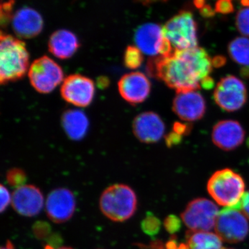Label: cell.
Wrapping results in <instances>:
<instances>
[{"instance_id":"32","label":"cell","mask_w":249,"mask_h":249,"mask_svg":"<svg viewBox=\"0 0 249 249\" xmlns=\"http://www.w3.org/2000/svg\"><path fill=\"white\" fill-rule=\"evenodd\" d=\"M181 140H182L181 135L175 132H171L165 137V142H166L167 146L168 147L178 145L181 142Z\"/></svg>"},{"instance_id":"41","label":"cell","mask_w":249,"mask_h":249,"mask_svg":"<svg viewBox=\"0 0 249 249\" xmlns=\"http://www.w3.org/2000/svg\"><path fill=\"white\" fill-rule=\"evenodd\" d=\"M45 249H73L70 248V247H60V248H58V249H54V248H53V247H51L50 245H47L45 247Z\"/></svg>"},{"instance_id":"21","label":"cell","mask_w":249,"mask_h":249,"mask_svg":"<svg viewBox=\"0 0 249 249\" xmlns=\"http://www.w3.org/2000/svg\"><path fill=\"white\" fill-rule=\"evenodd\" d=\"M186 237L190 249H223L222 239L213 232L190 230Z\"/></svg>"},{"instance_id":"30","label":"cell","mask_w":249,"mask_h":249,"mask_svg":"<svg viewBox=\"0 0 249 249\" xmlns=\"http://www.w3.org/2000/svg\"><path fill=\"white\" fill-rule=\"evenodd\" d=\"M234 11L233 5L231 1L228 0H222L218 1L215 4V9L214 11L219 14H229Z\"/></svg>"},{"instance_id":"25","label":"cell","mask_w":249,"mask_h":249,"mask_svg":"<svg viewBox=\"0 0 249 249\" xmlns=\"http://www.w3.org/2000/svg\"><path fill=\"white\" fill-rule=\"evenodd\" d=\"M6 181L15 188H19L25 186L27 181V174L21 168H11L6 173Z\"/></svg>"},{"instance_id":"28","label":"cell","mask_w":249,"mask_h":249,"mask_svg":"<svg viewBox=\"0 0 249 249\" xmlns=\"http://www.w3.org/2000/svg\"><path fill=\"white\" fill-rule=\"evenodd\" d=\"M163 225L167 232H169L170 235H175L174 234L181 230L182 222L178 216L175 214H170L168 217H165Z\"/></svg>"},{"instance_id":"19","label":"cell","mask_w":249,"mask_h":249,"mask_svg":"<svg viewBox=\"0 0 249 249\" xmlns=\"http://www.w3.org/2000/svg\"><path fill=\"white\" fill-rule=\"evenodd\" d=\"M79 47L76 35L67 29L54 31L49 37V52L57 58L66 59L72 56Z\"/></svg>"},{"instance_id":"2","label":"cell","mask_w":249,"mask_h":249,"mask_svg":"<svg viewBox=\"0 0 249 249\" xmlns=\"http://www.w3.org/2000/svg\"><path fill=\"white\" fill-rule=\"evenodd\" d=\"M29 55L24 42L1 31L0 36V83L16 81L25 75Z\"/></svg>"},{"instance_id":"5","label":"cell","mask_w":249,"mask_h":249,"mask_svg":"<svg viewBox=\"0 0 249 249\" xmlns=\"http://www.w3.org/2000/svg\"><path fill=\"white\" fill-rule=\"evenodd\" d=\"M162 29L163 36L175 50L197 47V27L190 11H180L165 23Z\"/></svg>"},{"instance_id":"10","label":"cell","mask_w":249,"mask_h":249,"mask_svg":"<svg viewBox=\"0 0 249 249\" xmlns=\"http://www.w3.org/2000/svg\"><path fill=\"white\" fill-rule=\"evenodd\" d=\"M214 99L218 106L227 111H235L245 106L247 91L242 80L234 76H227L217 83Z\"/></svg>"},{"instance_id":"29","label":"cell","mask_w":249,"mask_h":249,"mask_svg":"<svg viewBox=\"0 0 249 249\" xmlns=\"http://www.w3.org/2000/svg\"><path fill=\"white\" fill-rule=\"evenodd\" d=\"M14 1H10L8 2L1 3V25L7 24L11 18V11H12Z\"/></svg>"},{"instance_id":"20","label":"cell","mask_w":249,"mask_h":249,"mask_svg":"<svg viewBox=\"0 0 249 249\" xmlns=\"http://www.w3.org/2000/svg\"><path fill=\"white\" fill-rule=\"evenodd\" d=\"M62 125L70 139L80 140L85 137L89 126L86 115L78 109H69L62 116Z\"/></svg>"},{"instance_id":"16","label":"cell","mask_w":249,"mask_h":249,"mask_svg":"<svg viewBox=\"0 0 249 249\" xmlns=\"http://www.w3.org/2000/svg\"><path fill=\"white\" fill-rule=\"evenodd\" d=\"M134 135L142 142H159L165 132V124L158 114L145 111L136 116L132 124Z\"/></svg>"},{"instance_id":"15","label":"cell","mask_w":249,"mask_h":249,"mask_svg":"<svg viewBox=\"0 0 249 249\" xmlns=\"http://www.w3.org/2000/svg\"><path fill=\"white\" fill-rule=\"evenodd\" d=\"M12 205L21 215L34 217L40 213L43 208V195L37 187L25 185L13 193Z\"/></svg>"},{"instance_id":"14","label":"cell","mask_w":249,"mask_h":249,"mask_svg":"<svg viewBox=\"0 0 249 249\" xmlns=\"http://www.w3.org/2000/svg\"><path fill=\"white\" fill-rule=\"evenodd\" d=\"M206 107L204 97L196 91L177 93L174 98V112L181 120L188 122L201 119L206 112Z\"/></svg>"},{"instance_id":"4","label":"cell","mask_w":249,"mask_h":249,"mask_svg":"<svg viewBox=\"0 0 249 249\" xmlns=\"http://www.w3.org/2000/svg\"><path fill=\"white\" fill-rule=\"evenodd\" d=\"M208 192L218 204L234 207L245 194V180L229 168L216 171L208 181Z\"/></svg>"},{"instance_id":"33","label":"cell","mask_w":249,"mask_h":249,"mask_svg":"<svg viewBox=\"0 0 249 249\" xmlns=\"http://www.w3.org/2000/svg\"><path fill=\"white\" fill-rule=\"evenodd\" d=\"M240 204L242 213L249 219V191L244 194L241 199Z\"/></svg>"},{"instance_id":"23","label":"cell","mask_w":249,"mask_h":249,"mask_svg":"<svg viewBox=\"0 0 249 249\" xmlns=\"http://www.w3.org/2000/svg\"><path fill=\"white\" fill-rule=\"evenodd\" d=\"M124 66L129 69L138 68L143 61L142 51L137 46L129 45L124 51Z\"/></svg>"},{"instance_id":"13","label":"cell","mask_w":249,"mask_h":249,"mask_svg":"<svg viewBox=\"0 0 249 249\" xmlns=\"http://www.w3.org/2000/svg\"><path fill=\"white\" fill-rule=\"evenodd\" d=\"M121 96L130 104L143 102L149 96L151 85L145 75L139 71L124 75L118 83Z\"/></svg>"},{"instance_id":"42","label":"cell","mask_w":249,"mask_h":249,"mask_svg":"<svg viewBox=\"0 0 249 249\" xmlns=\"http://www.w3.org/2000/svg\"><path fill=\"white\" fill-rule=\"evenodd\" d=\"M178 249H190L189 247L186 244H181L178 246Z\"/></svg>"},{"instance_id":"34","label":"cell","mask_w":249,"mask_h":249,"mask_svg":"<svg viewBox=\"0 0 249 249\" xmlns=\"http://www.w3.org/2000/svg\"><path fill=\"white\" fill-rule=\"evenodd\" d=\"M47 242H48V245H50L54 249H55V247L56 248L62 243L61 236L58 233H52V235L50 236Z\"/></svg>"},{"instance_id":"37","label":"cell","mask_w":249,"mask_h":249,"mask_svg":"<svg viewBox=\"0 0 249 249\" xmlns=\"http://www.w3.org/2000/svg\"><path fill=\"white\" fill-rule=\"evenodd\" d=\"M178 246L176 235H172L171 238L165 245L166 249H178Z\"/></svg>"},{"instance_id":"17","label":"cell","mask_w":249,"mask_h":249,"mask_svg":"<svg viewBox=\"0 0 249 249\" xmlns=\"http://www.w3.org/2000/svg\"><path fill=\"white\" fill-rule=\"evenodd\" d=\"M245 132L237 121H219L214 126L212 140L216 146L225 151L235 150L245 141Z\"/></svg>"},{"instance_id":"38","label":"cell","mask_w":249,"mask_h":249,"mask_svg":"<svg viewBox=\"0 0 249 249\" xmlns=\"http://www.w3.org/2000/svg\"><path fill=\"white\" fill-rule=\"evenodd\" d=\"M201 87L205 88V89H211L214 85L213 80L211 78V77H207L201 82Z\"/></svg>"},{"instance_id":"22","label":"cell","mask_w":249,"mask_h":249,"mask_svg":"<svg viewBox=\"0 0 249 249\" xmlns=\"http://www.w3.org/2000/svg\"><path fill=\"white\" fill-rule=\"evenodd\" d=\"M229 53L231 58L237 63L245 66L249 65V38L237 37L229 45Z\"/></svg>"},{"instance_id":"31","label":"cell","mask_w":249,"mask_h":249,"mask_svg":"<svg viewBox=\"0 0 249 249\" xmlns=\"http://www.w3.org/2000/svg\"><path fill=\"white\" fill-rule=\"evenodd\" d=\"M0 190H1V207H0V211H1V213H3L11 204V201H12V196H11L7 188L3 186L2 184L1 185Z\"/></svg>"},{"instance_id":"11","label":"cell","mask_w":249,"mask_h":249,"mask_svg":"<svg viewBox=\"0 0 249 249\" xmlns=\"http://www.w3.org/2000/svg\"><path fill=\"white\" fill-rule=\"evenodd\" d=\"M95 88L92 80L80 74H71L62 82L60 93L67 102L86 107L92 101Z\"/></svg>"},{"instance_id":"6","label":"cell","mask_w":249,"mask_h":249,"mask_svg":"<svg viewBox=\"0 0 249 249\" xmlns=\"http://www.w3.org/2000/svg\"><path fill=\"white\" fill-rule=\"evenodd\" d=\"M219 213L217 205L213 201L197 198L188 204L181 216L190 230L208 231L215 227Z\"/></svg>"},{"instance_id":"27","label":"cell","mask_w":249,"mask_h":249,"mask_svg":"<svg viewBox=\"0 0 249 249\" xmlns=\"http://www.w3.org/2000/svg\"><path fill=\"white\" fill-rule=\"evenodd\" d=\"M34 235L39 240H47L52 235V227L49 223L37 221L33 226Z\"/></svg>"},{"instance_id":"8","label":"cell","mask_w":249,"mask_h":249,"mask_svg":"<svg viewBox=\"0 0 249 249\" xmlns=\"http://www.w3.org/2000/svg\"><path fill=\"white\" fill-rule=\"evenodd\" d=\"M214 227L216 234L229 243L242 242L249 232L247 217L240 210L234 207H226L219 211Z\"/></svg>"},{"instance_id":"12","label":"cell","mask_w":249,"mask_h":249,"mask_svg":"<svg viewBox=\"0 0 249 249\" xmlns=\"http://www.w3.org/2000/svg\"><path fill=\"white\" fill-rule=\"evenodd\" d=\"M76 199L67 188H57L49 193L46 212L52 222L61 224L71 219L76 210Z\"/></svg>"},{"instance_id":"35","label":"cell","mask_w":249,"mask_h":249,"mask_svg":"<svg viewBox=\"0 0 249 249\" xmlns=\"http://www.w3.org/2000/svg\"><path fill=\"white\" fill-rule=\"evenodd\" d=\"M190 129H191V127H188V124L177 123L174 125V132L180 134V135L188 134L190 132Z\"/></svg>"},{"instance_id":"39","label":"cell","mask_w":249,"mask_h":249,"mask_svg":"<svg viewBox=\"0 0 249 249\" xmlns=\"http://www.w3.org/2000/svg\"><path fill=\"white\" fill-rule=\"evenodd\" d=\"M224 63H225V59L223 57H217L213 60V65L214 67L222 66Z\"/></svg>"},{"instance_id":"36","label":"cell","mask_w":249,"mask_h":249,"mask_svg":"<svg viewBox=\"0 0 249 249\" xmlns=\"http://www.w3.org/2000/svg\"><path fill=\"white\" fill-rule=\"evenodd\" d=\"M200 12L204 17H212L215 14V11H213L211 6L208 4H205L203 7L201 8Z\"/></svg>"},{"instance_id":"3","label":"cell","mask_w":249,"mask_h":249,"mask_svg":"<svg viewBox=\"0 0 249 249\" xmlns=\"http://www.w3.org/2000/svg\"><path fill=\"white\" fill-rule=\"evenodd\" d=\"M100 208L103 213L111 220L124 222L132 217L137 211V196L127 185H112L101 195Z\"/></svg>"},{"instance_id":"1","label":"cell","mask_w":249,"mask_h":249,"mask_svg":"<svg viewBox=\"0 0 249 249\" xmlns=\"http://www.w3.org/2000/svg\"><path fill=\"white\" fill-rule=\"evenodd\" d=\"M213 67L209 53L197 47L152 57L146 69L149 76L162 80L178 93L200 89L201 82L209 76Z\"/></svg>"},{"instance_id":"18","label":"cell","mask_w":249,"mask_h":249,"mask_svg":"<svg viewBox=\"0 0 249 249\" xmlns=\"http://www.w3.org/2000/svg\"><path fill=\"white\" fill-rule=\"evenodd\" d=\"M12 27L19 37L31 38L40 34L43 28V20L36 10L24 6L13 16Z\"/></svg>"},{"instance_id":"7","label":"cell","mask_w":249,"mask_h":249,"mask_svg":"<svg viewBox=\"0 0 249 249\" xmlns=\"http://www.w3.org/2000/svg\"><path fill=\"white\" fill-rule=\"evenodd\" d=\"M28 75L34 89L42 93L51 92L63 80L61 67L47 55L36 59Z\"/></svg>"},{"instance_id":"9","label":"cell","mask_w":249,"mask_h":249,"mask_svg":"<svg viewBox=\"0 0 249 249\" xmlns=\"http://www.w3.org/2000/svg\"><path fill=\"white\" fill-rule=\"evenodd\" d=\"M134 42L142 53L152 57L169 55L175 50L163 36V29L155 23L140 26L135 31Z\"/></svg>"},{"instance_id":"26","label":"cell","mask_w":249,"mask_h":249,"mask_svg":"<svg viewBox=\"0 0 249 249\" xmlns=\"http://www.w3.org/2000/svg\"><path fill=\"white\" fill-rule=\"evenodd\" d=\"M236 26L240 34L249 37V6L242 8L237 13Z\"/></svg>"},{"instance_id":"40","label":"cell","mask_w":249,"mask_h":249,"mask_svg":"<svg viewBox=\"0 0 249 249\" xmlns=\"http://www.w3.org/2000/svg\"><path fill=\"white\" fill-rule=\"evenodd\" d=\"M1 249H15V247L14 245H13L12 242L8 240L6 246H5V247H1Z\"/></svg>"},{"instance_id":"43","label":"cell","mask_w":249,"mask_h":249,"mask_svg":"<svg viewBox=\"0 0 249 249\" xmlns=\"http://www.w3.org/2000/svg\"></svg>"},{"instance_id":"24","label":"cell","mask_w":249,"mask_h":249,"mask_svg":"<svg viewBox=\"0 0 249 249\" xmlns=\"http://www.w3.org/2000/svg\"><path fill=\"white\" fill-rule=\"evenodd\" d=\"M142 229L144 233L153 237L160 232L161 228V222L157 216L152 213H147L146 216L142 219Z\"/></svg>"}]
</instances>
